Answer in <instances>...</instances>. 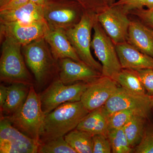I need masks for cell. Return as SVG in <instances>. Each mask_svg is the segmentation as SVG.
<instances>
[{
    "label": "cell",
    "mask_w": 153,
    "mask_h": 153,
    "mask_svg": "<svg viewBox=\"0 0 153 153\" xmlns=\"http://www.w3.org/2000/svg\"><path fill=\"white\" fill-rule=\"evenodd\" d=\"M89 112L81 101L67 102L57 107L45 116L40 143L64 137L76 128Z\"/></svg>",
    "instance_id": "obj_1"
},
{
    "label": "cell",
    "mask_w": 153,
    "mask_h": 153,
    "mask_svg": "<svg viewBox=\"0 0 153 153\" xmlns=\"http://www.w3.org/2000/svg\"><path fill=\"white\" fill-rule=\"evenodd\" d=\"M22 52L38 87L46 85L58 75V60L53 56L44 38L22 46Z\"/></svg>",
    "instance_id": "obj_2"
},
{
    "label": "cell",
    "mask_w": 153,
    "mask_h": 153,
    "mask_svg": "<svg viewBox=\"0 0 153 153\" xmlns=\"http://www.w3.org/2000/svg\"><path fill=\"white\" fill-rule=\"evenodd\" d=\"M0 79L7 83H23L33 85L22 52V45L13 38L6 36L1 39Z\"/></svg>",
    "instance_id": "obj_3"
},
{
    "label": "cell",
    "mask_w": 153,
    "mask_h": 153,
    "mask_svg": "<svg viewBox=\"0 0 153 153\" xmlns=\"http://www.w3.org/2000/svg\"><path fill=\"white\" fill-rule=\"evenodd\" d=\"M45 116L39 94L32 85L27 98L21 109L14 114L5 117L20 131L40 143Z\"/></svg>",
    "instance_id": "obj_4"
},
{
    "label": "cell",
    "mask_w": 153,
    "mask_h": 153,
    "mask_svg": "<svg viewBox=\"0 0 153 153\" xmlns=\"http://www.w3.org/2000/svg\"><path fill=\"white\" fill-rule=\"evenodd\" d=\"M97 20V14L85 11L80 22L65 32L68 41L80 60L102 73V64L94 59L90 49L91 31Z\"/></svg>",
    "instance_id": "obj_5"
},
{
    "label": "cell",
    "mask_w": 153,
    "mask_h": 153,
    "mask_svg": "<svg viewBox=\"0 0 153 153\" xmlns=\"http://www.w3.org/2000/svg\"><path fill=\"white\" fill-rule=\"evenodd\" d=\"M94 35L91 47L101 62L102 75L108 76L116 81L118 74L122 69L115 44L105 33L97 20L93 27Z\"/></svg>",
    "instance_id": "obj_6"
},
{
    "label": "cell",
    "mask_w": 153,
    "mask_h": 153,
    "mask_svg": "<svg viewBox=\"0 0 153 153\" xmlns=\"http://www.w3.org/2000/svg\"><path fill=\"white\" fill-rule=\"evenodd\" d=\"M43 11L49 27L65 31L77 25L85 11L75 0H51L43 7Z\"/></svg>",
    "instance_id": "obj_7"
},
{
    "label": "cell",
    "mask_w": 153,
    "mask_h": 153,
    "mask_svg": "<svg viewBox=\"0 0 153 153\" xmlns=\"http://www.w3.org/2000/svg\"><path fill=\"white\" fill-rule=\"evenodd\" d=\"M89 84L79 82L66 85L58 77L56 78L39 94L43 111L46 114L63 103L80 101L82 94Z\"/></svg>",
    "instance_id": "obj_8"
},
{
    "label": "cell",
    "mask_w": 153,
    "mask_h": 153,
    "mask_svg": "<svg viewBox=\"0 0 153 153\" xmlns=\"http://www.w3.org/2000/svg\"><path fill=\"white\" fill-rule=\"evenodd\" d=\"M41 144L14 126L5 116L0 121V153H37Z\"/></svg>",
    "instance_id": "obj_9"
},
{
    "label": "cell",
    "mask_w": 153,
    "mask_h": 153,
    "mask_svg": "<svg viewBox=\"0 0 153 153\" xmlns=\"http://www.w3.org/2000/svg\"><path fill=\"white\" fill-rule=\"evenodd\" d=\"M121 6L112 4L97 14V20L115 45L127 42L131 20Z\"/></svg>",
    "instance_id": "obj_10"
},
{
    "label": "cell",
    "mask_w": 153,
    "mask_h": 153,
    "mask_svg": "<svg viewBox=\"0 0 153 153\" xmlns=\"http://www.w3.org/2000/svg\"><path fill=\"white\" fill-rule=\"evenodd\" d=\"M103 106L108 114L130 110L147 118L152 111L151 96L136 94L121 87H118Z\"/></svg>",
    "instance_id": "obj_11"
},
{
    "label": "cell",
    "mask_w": 153,
    "mask_h": 153,
    "mask_svg": "<svg viewBox=\"0 0 153 153\" xmlns=\"http://www.w3.org/2000/svg\"><path fill=\"white\" fill-rule=\"evenodd\" d=\"M49 27L45 19L29 22L1 23L0 25L1 39L10 36L22 46L44 38Z\"/></svg>",
    "instance_id": "obj_12"
},
{
    "label": "cell",
    "mask_w": 153,
    "mask_h": 153,
    "mask_svg": "<svg viewBox=\"0 0 153 153\" xmlns=\"http://www.w3.org/2000/svg\"><path fill=\"white\" fill-rule=\"evenodd\" d=\"M117 82L108 76H102L90 83L82 96L81 102L91 111L104 106L118 88Z\"/></svg>",
    "instance_id": "obj_13"
},
{
    "label": "cell",
    "mask_w": 153,
    "mask_h": 153,
    "mask_svg": "<svg viewBox=\"0 0 153 153\" xmlns=\"http://www.w3.org/2000/svg\"><path fill=\"white\" fill-rule=\"evenodd\" d=\"M58 78L64 84L90 83L102 76V73L83 62L66 58L58 60Z\"/></svg>",
    "instance_id": "obj_14"
},
{
    "label": "cell",
    "mask_w": 153,
    "mask_h": 153,
    "mask_svg": "<svg viewBox=\"0 0 153 153\" xmlns=\"http://www.w3.org/2000/svg\"><path fill=\"white\" fill-rule=\"evenodd\" d=\"M123 68L138 70L153 69V58L140 52L127 42L115 45Z\"/></svg>",
    "instance_id": "obj_15"
},
{
    "label": "cell",
    "mask_w": 153,
    "mask_h": 153,
    "mask_svg": "<svg viewBox=\"0 0 153 153\" xmlns=\"http://www.w3.org/2000/svg\"><path fill=\"white\" fill-rule=\"evenodd\" d=\"M44 38L56 60L69 58L75 61H82L68 41L65 30L49 27Z\"/></svg>",
    "instance_id": "obj_16"
},
{
    "label": "cell",
    "mask_w": 153,
    "mask_h": 153,
    "mask_svg": "<svg viewBox=\"0 0 153 153\" xmlns=\"http://www.w3.org/2000/svg\"><path fill=\"white\" fill-rule=\"evenodd\" d=\"M127 42L153 58V30L140 19L131 20Z\"/></svg>",
    "instance_id": "obj_17"
},
{
    "label": "cell",
    "mask_w": 153,
    "mask_h": 153,
    "mask_svg": "<svg viewBox=\"0 0 153 153\" xmlns=\"http://www.w3.org/2000/svg\"><path fill=\"white\" fill-rule=\"evenodd\" d=\"M43 7L29 1L12 10H0V23L29 22L44 19Z\"/></svg>",
    "instance_id": "obj_18"
},
{
    "label": "cell",
    "mask_w": 153,
    "mask_h": 153,
    "mask_svg": "<svg viewBox=\"0 0 153 153\" xmlns=\"http://www.w3.org/2000/svg\"><path fill=\"white\" fill-rule=\"evenodd\" d=\"M108 114L103 106L92 111L80 122L76 129L87 132L93 136L97 134L107 136Z\"/></svg>",
    "instance_id": "obj_19"
},
{
    "label": "cell",
    "mask_w": 153,
    "mask_h": 153,
    "mask_svg": "<svg viewBox=\"0 0 153 153\" xmlns=\"http://www.w3.org/2000/svg\"><path fill=\"white\" fill-rule=\"evenodd\" d=\"M31 85L19 82L11 84L5 102L1 108V113L10 116L21 109L27 98Z\"/></svg>",
    "instance_id": "obj_20"
},
{
    "label": "cell",
    "mask_w": 153,
    "mask_h": 153,
    "mask_svg": "<svg viewBox=\"0 0 153 153\" xmlns=\"http://www.w3.org/2000/svg\"><path fill=\"white\" fill-rule=\"evenodd\" d=\"M116 82L120 87L132 93L140 95L147 94L136 70L122 68L118 74Z\"/></svg>",
    "instance_id": "obj_21"
},
{
    "label": "cell",
    "mask_w": 153,
    "mask_h": 153,
    "mask_svg": "<svg viewBox=\"0 0 153 153\" xmlns=\"http://www.w3.org/2000/svg\"><path fill=\"white\" fill-rule=\"evenodd\" d=\"M93 135L75 128L64 136L68 144L76 153H93Z\"/></svg>",
    "instance_id": "obj_22"
},
{
    "label": "cell",
    "mask_w": 153,
    "mask_h": 153,
    "mask_svg": "<svg viewBox=\"0 0 153 153\" xmlns=\"http://www.w3.org/2000/svg\"><path fill=\"white\" fill-rule=\"evenodd\" d=\"M147 118L141 115H134L123 127L128 142L134 148L140 142L146 128Z\"/></svg>",
    "instance_id": "obj_23"
},
{
    "label": "cell",
    "mask_w": 153,
    "mask_h": 153,
    "mask_svg": "<svg viewBox=\"0 0 153 153\" xmlns=\"http://www.w3.org/2000/svg\"><path fill=\"white\" fill-rule=\"evenodd\" d=\"M107 136L110 143L112 153H133L134 149L130 145L123 128L108 130Z\"/></svg>",
    "instance_id": "obj_24"
},
{
    "label": "cell",
    "mask_w": 153,
    "mask_h": 153,
    "mask_svg": "<svg viewBox=\"0 0 153 153\" xmlns=\"http://www.w3.org/2000/svg\"><path fill=\"white\" fill-rule=\"evenodd\" d=\"M38 153H76L66 141L64 137H60L41 144Z\"/></svg>",
    "instance_id": "obj_25"
},
{
    "label": "cell",
    "mask_w": 153,
    "mask_h": 153,
    "mask_svg": "<svg viewBox=\"0 0 153 153\" xmlns=\"http://www.w3.org/2000/svg\"><path fill=\"white\" fill-rule=\"evenodd\" d=\"M136 114H140L130 110L119 111L108 114V130L123 128L131 118Z\"/></svg>",
    "instance_id": "obj_26"
},
{
    "label": "cell",
    "mask_w": 153,
    "mask_h": 153,
    "mask_svg": "<svg viewBox=\"0 0 153 153\" xmlns=\"http://www.w3.org/2000/svg\"><path fill=\"white\" fill-rule=\"evenodd\" d=\"M133 153H153V126H146L143 136Z\"/></svg>",
    "instance_id": "obj_27"
},
{
    "label": "cell",
    "mask_w": 153,
    "mask_h": 153,
    "mask_svg": "<svg viewBox=\"0 0 153 153\" xmlns=\"http://www.w3.org/2000/svg\"><path fill=\"white\" fill-rule=\"evenodd\" d=\"M79 3L85 11L95 14L103 10L110 5L108 0H75Z\"/></svg>",
    "instance_id": "obj_28"
},
{
    "label": "cell",
    "mask_w": 153,
    "mask_h": 153,
    "mask_svg": "<svg viewBox=\"0 0 153 153\" xmlns=\"http://www.w3.org/2000/svg\"><path fill=\"white\" fill-rule=\"evenodd\" d=\"M93 139V153H112L111 146L107 136L102 134L94 135Z\"/></svg>",
    "instance_id": "obj_29"
},
{
    "label": "cell",
    "mask_w": 153,
    "mask_h": 153,
    "mask_svg": "<svg viewBox=\"0 0 153 153\" xmlns=\"http://www.w3.org/2000/svg\"><path fill=\"white\" fill-rule=\"evenodd\" d=\"M144 86L147 94L153 95V69L136 70Z\"/></svg>",
    "instance_id": "obj_30"
},
{
    "label": "cell",
    "mask_w": 153,
    "mask_h": 153,
    "mask_svg": "<svg viewBox=\"0 0 153 153\" xmlns=\"http://www.w3.org/2000/svg\"><path fill=\"white\" fill-rule=\"evenodd\" d=\"M129 14L134 15L153 30V8L134 10L130 12Z\"/></svg>",
    "instance_id": "obj_31"
},
{
    "label": "cell",
    "mask_w": 153,
    "mask_h": 153,
    "mask_svg": "<svg viewBox=\"0 0 153 153\" xmlns=\"http://www.w3.org/2000/svg\"><path fill=\"white\" fill-rule=\"evenodd\" d=\"M146 0H119L113 4L121 6L129 14L130 12L134 10L143 8Z\"/></svg>",
    "instance_id": "obj_32"
},
{
    "label": "cell",
    "mask_w": 153,
    "mask_h": 153,
    "mask_svg": "<svg viewBox=\"0 0 153 153\" xmlns=\"http://www.w3.org/2000/svg\"><path fill=\"white\" fill-rule=\"evenodd\" d=\"M29 1H30L29 0H10L8 4L2 10H0L17 8L21 6L24 5Z\"/></svg>",
    "instance_id": "obj_33"
},
{
    "label": "cell",
    "mask_w": 153,
    "mask_h": 153,
    "mask_svg": "<svg viewBox=\"0 0 153 153\" xmlns=\"http://www.w3.org/2000/svg\"><path fill=\"white\" fill-rule=\"evenodd\" d=\"M8 92V87L1 84L0 85V108L2 107L5 102Z\"/></svg>",
    "instance_id": "obj_34"
},
{
    "label": "cell",
    "mask_w": 153,
    "mask_h": 153,
    "mask_svg": "<svg viewBox=\"0 0 153 153\" xmlns=\"http://www.w3.org/2000/svg\"><path fill=\"white\" fill-rule=\"evenodd\" d=\"M29 1L35 4L44 7L51 0H29Z\"/></svg>",
    "instance_id": "obj_35"
},
{
    "label": "cell",
    "mask_w": 153,
    "mask_h": 153,
    "mask_svg": "<svg viewBox=\"0 0 153 153\" xmlns=\"http://www.w3.org/2000/svg\"><path fill=\"white\" fill-rule=\"evenodd\" d=\"M10 0H0V10H2L10 2Z\"/></svg>",
    "instance_id": "obj_36"
},
{
    "label": "cell",
    "mask_w": 153,
    "mask_h": 153,
    "mask_svg": "<svg viewBox=\"0 0 153 153\" xmlns=\"http://www.w3.org/2000/svg\"><path fill=\"white\" fill-rule=\"evenodd\" d=\"M145 7H146L147 9H153V0H146L145 3Z\"/></svg>",
    "instance_id": "obj_37"
},
{
    "label": "cell",
    "mask_w": 153,
    "mask_h": 153,
    "mask_svg": "<svg viewBox=\"0 0 153 153\" xmlns=\"http://www.w3.org/2000/svg\"><path fill=\"white\" fill-rule=\"evenodd\" d=\"M151 102H152V110L153 111V95L151 96Z\"/></svg>",
    "instance_id": "obj_38"
},
{
    "label": "cell",
    "mask_w": 153,
    "mask_h": 153,
    "mask_svg": "<svg viewBox=\"0 0 153 153\" xmlns=\"http://www.w3.org/2000/svg\"><path fill=\"white\" fill-rule=\"evenodd\" d=\"M115 0H108V1H109L110 5H112V4H113L115 2Z\"/></svg>",
    "instance_id": "obj_39"
}]
</instances>
